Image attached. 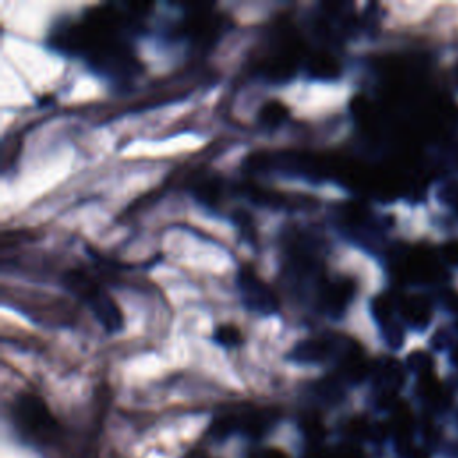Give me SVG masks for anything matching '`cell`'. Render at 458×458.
Listing matches in <instances>:
<instances>
[{
	"mask_svg": "<svg viewBox=\"0 0 458 458\" xmlns=\"http://www.w3.org/2000/svg\"><path fill=\"white\" fill-rule=\"evenodd\" d=\"M213 338H215L217 344H220V346H224V348H237V346H241L242 340H244L241 329L237 326H229V324L218 326L213 333Z\"/></svg>",
	"mask_w": 458,
	"mask_h": 458,
	"instance_id": "30bf717a",
	"label": "cell"
},
{
	"mask_svg": "<svg viewBox=\"0 0 458 458\" xmlns=\"http://www.w3.org/2000/svg\"><path fill=\"white\" fill-rule=\"evenodd\" d=\"M407 276L412 281L419 283H433L440 280L442 269L437 258L431 255V251L421 248L412 251V255L407 260Z\"/></svg>",
	"mask_w": 458,
	"mask_h": 458,
	"instance_id": "5b68a950",
	"label": "cell"
},
{
	"mask_svg": "<svg viewBox=\"0 0 458 458\" xmlns=\"http://www.w3.org/2000/svg\"><path fill=\"white\" fill-rule=\"evenodd\" d=\"M237 285L242 296V303L249 312L258 315H272L280 308V301L274 290L255 272L251 267H242L237 278Z\"/></svg>",
	"mask_w": 458,
	"mask_h": 458,
	"instance_id": "3957f363",
	"label": "cell"
},
{
	"mask_svg": "<svg viewBox=\"0 0 458 458\" xmlns=\"http://www.w3.org/2000/svg\"><path fill=\"white\" fill-rule=\"evenodd\" d=\"M213 435L217 437H227L232 435L233 431H239L241 430V419L235 417V415H225V417H220L217 421H213Z\"/></svg>",
	"mask_w": 458,
	"mask_h": 458,
	"instance_id": "5bb4252c",
	"label": "cell"
},
{
	"mask_svg": "<svg viewBox=\"0 0 458 458\" xmlns=\"http://www.w3.org/2000/svg\"><path fill=\"white\" fill-rule=\"evenodd\" d=\"M442 257H444V260H446L447 264L458 267V241H453V242L444 244V248H442Z\"/></svg>",
	"mask_w": 458,
	"mask_h": 458,
	"instance_id": "2e32d148",
	"label": "cell"
},
{
	"mask_svg": "<svg viewBox=\"0 0 458 458\" xmlns=\"http://www.w3.org/2000/svg\"><path fill=\"white\" fill-rule=\"evenodd\" d=\"M456 326H458V324H456Z\"/></svg>",
	"mask_w": 458,
	"mask_h": 458,
	"instance_id": "44dd1931",
	"label": "cell"
},
{
	"mask_svg": "<svg viewBox=\"0 0 458 458\" xmlns=\"http://www.w3.org/2000/svg\"><path fill=\"white\" fill-rule=\"evenodd\" d=\"M408 369L412 373H415L417 376H424V375H430L433 373V362L430 359V355L422 353V351H415L408 357V362H407Z\"/></svg>",
	"mask_w": 458,
	"mask_h": 458,
	"instance_id": "7c38bea8",
	"label": "cell"
},
{
	"mask_svg": "<svg viewBox=\"0 0 458 458\" xmlns=\"http://www.w3.org/2000/svg\"><path fill=\"white\" fill-rule=\"evenodd\" d=\"M446 199H447L451 204H454V206L458 208V185H453V186L447 188Z\"/></svg>",
	"mask_w": 458,
	"mask_h": 458,
	"instance_id": "e0dca14e",
	"label": "cell"
},
{
	"mask_svg": "<svg viewBox=\"0 0 458 458\" xmlns=\"http://www.w3.org/2000/svg\"><path fill=\"white\" fill-rule=\"evenodd\" d=\"M310 72H312V75H315L319 79H333L338 75V65L329 54L320 52L312 58Z\"/></svg>",
	"mask_w": 458,
	"mask_h": 458,
	"instance_id": "9c48e42d",
	"label": "cell"
},
{
	"mask_svg": "<svg viewBox=\"0 0 458 458\" xmlns=\"http://www.w3.org/2000/svg\"><path fill=\"white\" fill-rule=\"evenodd\" d=\"M399 310H401L403 319L410 326H415V328L426 326L430 322V319H431V306L421 296H410V297L403 299Z\"/></svg>",
	"mask_w": 458,
	"mask_h": 458,
	"instance_id": "52a82bcc",
	"label": "cell"
},
{
	"mask_svg": "<svg viewBox=\"0 0 458 458\" xmlns=\"http://www.w3.org/2000/svg\"><path fill=\"white\" fill-rule=\"evenodd\" d=\"M451 360H453V364L458 367V346L453 350V355H451Z\"/></svg>",
	"mask_w": 458,
	"mask_h": 458,
	"instance_id": "d6986e66",
	"label": "cell"
},
{
	"mask_svg": "<svg viewBox=\"0 0 458 458\" xmlns=\"http://www.w3.org/2000/svg\"><path fill=\"white\" fill-rule=\"evenodd\" d=\"M317 392L322 399L335 403L342 398V383L336 378H326L317 385Z\"/></svg>",
	"mask_w": 458,
	"mask_h": 458,
	"instance_id": "4fadbf2b",
	"label": "cell"
},
{
	"mask_svg": "<svg viewBox=\"0 0 458 458\" xmlns=\"http://www.w3.org/2000/svg\"><path fill=\"white\" fill-rule=\"evenodd\" d=\"M220 186L217 181H202L195 186V195L204 204H215L218 201Z\"/></svg>",
	"mask_w": 458,
	"mask_h": 458,
	"instance_id": "9a60e30c",
	"label": "cell"
},
{
	"mask_svg": "<svg viewBox=\"0 0 458 458\" xmlns=\"http://www.w3.org/2000/svg\"><path fill=\"white\" fill-rule=\"evenodd\" d=\"M344 348V338H308L299 342L292 350L290 359L301 364H322L333 355H340Z\"/></svg>",
	"mask_w": 458,
	"mask_h": 458,
	"instance_id": "277c9868",
	"label": "cell"
},
{
	"mask_svg": "<svg viewBox=\"0 0 458 458\" xmlns=\"http://www.w3.org/2000/svg\"><path fill=\"white\" fill-rule=\"evenodd\" d=\"M15 417L19 426L33 438L49 440L56 433V421L51 410L35 394H24L17 399Z\"/></svg>",
	"mask_w": 458,
	"mask_h": 458,
	"instance_id": "7a4b0ae2",
	"label": "cell"
},
{
	"mask_svg": "<svg viewBox=\"0 0 458 458\" xmlns=\"http://www.w3.org/2000/svg\"><path fill=\"white\" fill-rule=\"evenodd\" d=\"M353 296H355V285L348 280L326 283L320 290V304L329 315L338 317L351 303Z\"/></svg>",
	"mask_w": 458,
	"mask_h": 458,
	"instance_id": "8992f818",
	"label": "cell"
},
{
	"mask_svg": "<svg viewBox=\"0 0 458 458\" xmlns=\"http://www.w3.org/2000/svg\"><path fill=\"white\" fill-rule=\"evenodd\" d=\"M433 458H458V431H447L433 449Z\"/></svg>",
	"mask_w": 458,
	"mask_h": 458,
	"instance_id": "8fae6325",
	"label": "cell"
},
{
	"mask_svg": "<svg viewBox=\"0 0 458 458\" xmlns=\"http://www.w3.org/2000/svg\"><path fill=\"white\" fill-rule=\"evenodd\" d=\"M63 281L72 294H75L90 306V310L95 313L99 322L107 331H119L122 328L124 319L119 304L114 303L90 276L79 271H72L63 278Z\"/></svg>",
	"mask_w": 458,
	"mask_h": 458,
	"instance_id": "6da1fadb",
	"label": "cell"
},
{
	"mask_svg": "<svg viewBox=\"0 0 458 458\" xmlns=\"http://www.w3.org/2000/svg\"><path fill=\"white\" fill-rule=\"evenodd\" d=\"M288 119V107L280 100H271L262 106L258 113V121L265 128H278Z\"/></svg>",
	"mask_w": 458,
	"mask_h": 458,
	"instance_id": "ba28073f",
	"label": "cell"
},
{
	"mask_svg": "<svg viewBox=\"0 0 458 458\" xmlns=\"http://www.w3.org/2000/svg\"><path fill=\"white\" fill-rule=\"evenodd\" d=\"M264 458H288V456L283 451H280V449H269Z\"/></svg>",
	"mask_w": 458,
	"mask_h": 458,
	"instance_id": "ac0fdd59",
	"label": "cell"
},
{
	"mask_svg": "<svg viewBox=\"0 0 458 458\" xmlns=\"http://www.w3.org/2000/svg\"><path fill=\"white\" fill-rule=\"evenodd\" d=\"M454 428H456V431H458V408H456V412H454Z\"/></svg>",
	"mask_w": 458,
	"mask_h": 458,
	"instance_id": "ffe728a7",
	"label": "cell"
}]
</instances>
